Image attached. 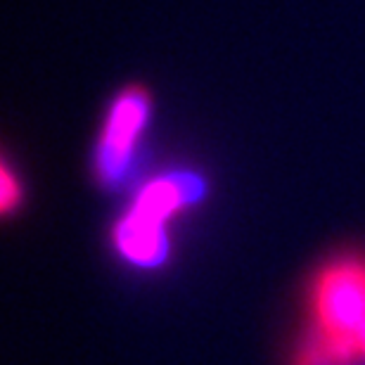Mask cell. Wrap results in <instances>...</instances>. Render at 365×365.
<instances>
[{
    "mask_svg": "<svg viewBox=\"0 0 365 365\" xmlns=\"http://www.w3.org/2000/svg\"><path fill=\"white\" fill-rule=\"evenodd\" d=\"M0 204H3V211L10 214L19 207L21 202V180L19 176L14 173V169L10 164H3V173H0Z\"/></svg>",
    "mask_w": 365,
    "mask_h": 365,
    "instance_id": "obj_6",
    "label": "cell"
},
{
    "mask_svg": "<svg viewBox=\"0 0 365 365\" xmlns=\"http://www.w3.org/2000/svg\"><path fill=\"white\" fill-rule=\"evenodd\" d=\"M114 247L121 259L138 268H157L169 259L166 225L128 209L114 225Z\"/></svg>",
    "mask_w": 365,
    "mask_h": 365,
    "instance_id": "obj_3",
    "label": "cell"
},
{
    "mask_svg": "<svg viewBox=\"0 0 365 365\" xmlns=\"http://www.w3.org/2000/svg\"><path fill=\"white\" fill-rule=\"evenodd\" d=\"M152 112L150 93L130 86L112 100L107 119L102 123L100 138L95 143L93 169L102 185H119L128 176L135 159V148L148 128Z\"/></svg>",
    "mask_w": 365,
    "mask_h": 365,
    "instance_id": "obj_2",
    "label": "cell"
},
{
    "mask_svg": "<svg viewBox=\"0 0 365 365\" xmlns=\"http://www.w3.org/2000/svg\"><path fill=\"white\" fill-rule=\"evenodd\" d=\"M359 349L327 334L318 327H309L299 341L292 365H363Z\"/></svg>",
    "mask_w": 365,
    "mask_h": 365,
    "instance_id": "obj_5",
    "label": "cell"
},
{
    "mask_svg": "<svg viewBox=\"0 0 365 365\" xmlns=\"http://www.w3.org/2000/svg\"><path fill=\"white\" fill-rule=\"evenodd\" d=\"M313 327L337 337L365 359V257L341 254L327 261L311 282Z\"/></svg>",
    "mask_w": 365,
    "mask_h": 365,
    "instance_id": "obj_1",
    "label": "cell"
},
{
    "mask_svg": "<svg viewBox=\"0 0 365 365\" xmlns=\"http://www.w3.org/2000/svg\"><path fill=\"white\" fill-rule=\"evenodd\" d=\"M202 192V180L195 178L192 173H169V176H159L150 180L138 192L130 209L166 225L182 209H187L190 204L200 200Z\"/></svg>",
    "mask_w": 365,
    "mask_h": 365,
    "instance_id": "obj_4",
    "label": "cell"
}]
</instances>
